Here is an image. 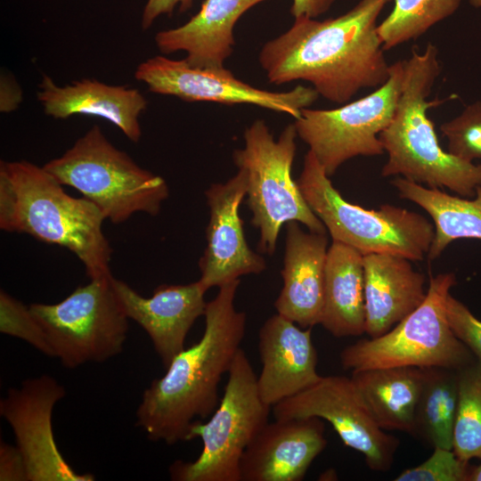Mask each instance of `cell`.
Wrapping results in <instances>:
<instances>
[{
	"label": "cell",
	"mask_w": 481,
	"mask_h": 481,
	"mask_svg": "<svg viewBox=\"0 0 481 481\" xmlns=\"http://www.w3.org/2000/svg\"><path fill=\"white\" fill-rule=\"evenodd\" d=\"M459 398L452 451L462 461L481 459V362L458 370Z\"/></svg>",
	"instance_id": "28"
},
{
	"label": "cell",
	"mask_w": 481,
	"mask_h": 481,
	"mask_svg": "<svg viewBox=\"0 0 481 481\" xmlns=\"http://www.w3.org/2000/svg\"><path fill=\"white\" fill-rule=\"evenodd\" d=\"M43 167L62 185L78 191L113 224L140 212L156 216L169 196L163 177L115 147L97 125Z\"/></svg>",
	"instance_id": "5"
},
{
	"label": "cell",
	"mask_w": 481,
	"mask_h": 481,
	"mask_svg": "<svg viewBox=\"0 0 481 481\" xmlns=\"http://www.w3.org/2000/svg\"><path fill=\"white\" fill-rule=\"evenodd\" d=\"M0 331L20 338L46 356L54 357L45 334L29 306L6 291H0Z\"/></svg>",
	"instance_id": "30"
},
{
	"label": "cell",
	"mask_w": 481,
	"mask_h": 481,
	"mask_svg": "<svg viewBox=\"0 0 481 481\" xmlns=\"http://www.w3.org/2000/svg\"><path fill=\"white\" fill-rule=\"evenodd\" d=\"M0 480L28 481L26 464L17 446L0 443Z\"/></svg>",
	"instance_id": "33"
},
{
	"label": "cell",
	"mask_w": 481,
	"mask_h": 481,
	"mask_svg": "<svg viewBox=\"0 0 481 481\" xmlns=\"http://www.w3.org/2000/svg\"><path fill=\"white\" fill-rule=\"evenodd\" d=\"M22 101L21 88L8 75H1L0 80V111L4 113L14 111Z\"/></svg>",
	"instance_id": "35"
},
{
	"label": "cell",
	"mask_w": 481,
	"mask_h": 481,
	"mask_svg": "<svg viewBox=\"0 0 481 481\" xmlns=\"http://www.w3.org/2000/svg\"><path fill=\"white\" fill-rule=\"evenodd\" d=\"M62 186L44 167L1 160L0 228L69 249L90 279L111 275L104 216L93 202L70 196Z\"/></svg>",
	"instance_id": "3"
},
{
	"label": "cell",
	"mask_w": 481,
	"mask_h": 481,
	"mask_svg": "<svg viewBox=\"0 0 481 481\" xmlns=\"http://www.w3.org/2000/svg\"><path fill=\"white\" fill-rule=\"evenodd\" d=\"M476 196L481 199V185L477 188Z\"/></svg>",
	"instance_id": "39"
},
{
	"label": "cell",
	"mask_w": 481,
	"mask_h": 481,
	"mask_svg": "<svg viewBox=\"0 0 481 481\" xmlns=\"http://www.w3.org/2000/svg\"><path fill=\"white\" fill-rule=\"evenodd\" d=\"M468 481H481V459L478 465L470 467Z\"/></svg>",
	"instance_id": "37"
},
{
	"label": "cell",
	"mask_w": 481,
	"mask_h": 481,
	"mask_svg": "<svg viewBox=\"0 0 481 481\" xmlns=\"http://www.w3.org/2000/svg\"><path fill=\"white\" fill-rule=\"evenodd\" d=\"M246 193V173L240 168L225 183H212L205 191L209 221L199 281L207 290L266 268L265 258L249 248L244 235L239 209Z\"/></svg>",
	"instance_id": "15"
},
{
	"label": "cell",
	"mask_w": 481,
	"mask_h": 481,
	"mask_svg": "<svg viewBox=\"0 0 481 481\" xmlns=\"http://www.w3.org/2000/svg\"><path fill=\"white\" fill-rule=\"evenodd\" d=\"M37 97L44 112L55 119L78 114L94 116L112 123L130 141L138 143L141 139L139 119L148 101L136 88L90 78L58 86L49 76L44 75Z\"/></svg>",
	"instance_id": "20"
},
{
	"label": "cell",
	"mask_w": 481,
	"mask_h": 481,
	"mask_svg": "<svg viewBox=\"0 0 481 481\" xmlns=\"http://www.w3.org/2000/svg\"><path fill=\"white\" fill-rule=\"evenodd\" d=\"M402 92L394 117L379 137L387 160L384 177L398 175L428 188H447L461 197L475 198L481 185V164L464 161L439 144L430 108L442 101L428 98L442 68L438 49L428 43L404 61Z\"/></svg>",
	"instance_id": "4"
},
{
	"label": "cell",
	"mask_w": 481,
	"mask_h": 481,
	"mask_svg": "<svg viewBox=\"0 0 481 481\" xmlns=\"http://www.w3.org/2000/svg\"><path fill=\"white\" fill-rule=\"evenodd\" d=\"M446 310L449 323L456 337L481 362V321L451 294L447 299Z\"/></svg>",
	"instance_id": "32"
},
{
	"label": "cell",
	"mask_w": 481,
	"mask_h": 481,
	"mask_svg": "<svg viewBox=\"0 0 481 481\" xmlns=\"http://www.w3.org/2000/svg\"><path fill=\"white\" fill-rule=\"evenodd\" d=\"M391 183L403 199L422 208L434 222V237L428 257H438L444 249L459 239L481 240V199L453 196L437 188H428L398 176Z\"/></svg>",
	"instance_id": "25"
},
{
	"label": "cell",
	"mask_w": 481,
	"mask_h": 481,
	"mask_svg": "<svg viewBox=\"0 0 481 481\" xmlns=\"http://www.w3.org/2000/svg\"><path fill=\"white\" fill-rule=\"evenodd\" d=\"M404 76V61H397L386 83L368 95L331 110H302L294 122L298 136L329 177L355 157L385 152L379 135L394 117Z\"/></svg>",
	"instance_id": "11"
},
{
	"label": "cell",
	"mask_w": 481,
	"mask_h": 481,
	"mask_svg": "<svg viewBox=\"0 0 481 481\" xmlns=\"http://www.w3.org/2000/svg\"><path fill=\"white\" fill-rule=\"evenodd\" d=\"M66 395L54 378L42 375L12 387L0 401V415L13 430L21 452L28 481H93L94 476L79 474L65 461L54 439L52 416L57 402Z\"/></svg>",
	"instance_id": "14"
},
{
	"label": "cell",
	"mask_w": 481,
	"mask_h": 481,
	"mask_svg": "<svg viewBox=\"0 0 481 481\" xmlns=\"http://www.w3.org/2000/svg\"><path fill=\"white\" fill-rule=\"evenodd\" d=\"M271 406L258 392L257 377L240 348L228 371L223 397L206 421L196 420L189 441L200 437L202 450L193 461H176L169 467L175 481H240L242 455L268 422Z\"/></svg>",
	"instance_id": "9"
},
{
	"label": "cell",
	"mask_w": 481,
	"mask_h": 481,
	"mask_svg": "<svg viewBox=\"0 0 481 481\" xmlns=\"http://www.w3.org/2000/svg\"><path fill=\"white\" fill-rule=\"evenodd\" d=\"M423 368L404 366L352 372V379L379 426L411 434Z\"/></svg>",
	"instance_id": "24"
},
{
	"label": "cell",
	"mask_w": 481,
	"mask_h": 481,
	"mask_svg": "<svg viewBox=\"0 0 481 481\" xmlns=\"http://www.w3.org/2000/svg\"><path fill=\"white\" fill-rule=\"evenodd\" d=\"M240 279L219 287L207 303L200 339L184 348L144 390L135 424L147 437L167 444L189 441L191 426L213 413L218 385L228 373L246 330V314L235 308Z\"/></svg>",
	"instance_id": "2"
},
{
	"label": "cell",
	"mask_w": 481,
	"mask_h": 481,
	"mask_svg": "<svg viewBox=\"0 0 481 481\" xmlns=\"http://www.w3.org/2000/svg\"><path fill=\"white\" fill-rule=\"evenodd\" d=\"M272 408L274 419L327 420L344 444L362 453L373 471L386 472L393 465L399 440L379 426L351 377L322 376L313 386Z\"/></svg>",
	"instance_id": "13"
},
{
	"label": "cell",
	"mask_w": 481,
	"mask_h": 481,
	"mask_svg": "<svg viewBox=\"0 0 481 481\" xmlns=\"http://www.w3.org/2000/svg\"><path fill=\"white\" fill-rule=\"evenodd\" d=\"M328 249L326 233L306 232L296 221L286 224L283 286L274 307L304 329L321 322Z\"/></svg>",
	"instance_id": "19"
},
{
	"label": "cell",
	"mask_w": 481,
	"mask_h": 481,
	"mask_svg": "<svg viewBox=\"0 0 481 481\" xmlns=\"http://www.w3.org/2000/svg\"><path fill=\"white\" fill-rule=\"evenodd\" d=\"M422 387L411 436L426 445L452 450L459 398L458 371L423 368Z\"/></svg>",
	"instance_id": "26"
},
{
	"label": "cell",
	"mask_w": 481,
	"mask_h": 481,
	"mask_svg": "<svg viewBox=\"0 0 481 481\" xmlns=\"http://www.w3.org/2000/svg\"><path fill=\"white\" fill-rule=\"evenodd\" d=\"M297 136L292 123L275 140L265 122L257 119L245 129L243 148L232 154L236 167L246 173L251 224L260 234L257 249L270 256L276 249L281 227L288 222H298L313 232L327 233L291 175Z\"/></svg>",
	"instance_id": "7"
},
{
	"label": "cell",
	"mask_w": 481,
	"mask_h": 481,
	"mask_svg": "<svg viewBox=\"0 0 481 481\" xmlns=\"http://www.w3.org/2000/svg\"><path fill=\"white\" fill-rule=\"evenodd\" d=\"M265 0H205L186 23L159 31L154 37L161 53L183 51L192 66L222 69L235 46L234 27L253 6Z\"/></svg>",
	"instance_id": "21"
},
{
	"label": "cell",
	"mask_w": 481,
	"mask_h": 481,
	"mask_svg": "<svg viewBox=\"0 0 481 481\" xmlns=\"http://www.w3.org/2000/svg\"><path fill=\"white\" fill-rule=\"evenodd\" d=\"M135 77L154 94L177 97L186 102H211L225 105L251 104L286 113L295 119L303 109L318 99L314 87L298 85L285 92L255 87L239 78L225 67L200 68L184 59L173 60L156 55L142 61Z\"/></svg>",
	"instance_id": "12"
},
{
	"label": "cell",
	"mask_w": 481,
	"mask_h": 481,
	"mask_svg": "<svg viewBox=\"0 0 481 481\" xmlns=\"http://www.w3.org/2000/svg\"><path fill=\"white\" fill-rule=\"evenodd\" d=\"M262 370L257 387L262 401L273 407L315 384L320 379L312 328H301L276 314L259 330Z\"/></svg>",
	"instance_id": "18"
},
{
	"label": "cell",
	"mask_w": 481,
	"mask_h": 481,
	"mask_svg": "<svg viewBox=\"0 0 481 481\" xmlns=\"http://www.w3.org/2000/svg\"><path fill=\"white\" fill-rule=\"evenodd\" d=\"M388 1L360 0L344 14L324 20L295 18L287 31L265 43L258 53L268 82L306 81L319 96L341 105L362 89L382 86L390 65L377 19Z\"/></svg>",
	"instance_id": "1"
},
{
	"label": "cell",
	"mask_w": 481,
	"mask_h": 481,
	"mask_svg": "<svg viewBox=\"0 0 481 481\" xmlns=\"http://www.w3.org/2000/svg\"><path fill=\"white\" fill-rule=\"evenodd\" d=\"M336 0H293L290 13L294 18L316 19L327 12Z\"/></svg>",
	"instance_id": "36"
},
{
	"label": "cell",
	"mask_w": 481,
	"mask_h": 481,
	"mask_svg": "<svg viewBox=\"0 0 481 481\" xmlns=\"http://www.w3.org/2000/svg\"><path fill=\"white\" fill-rule=\"evenodd\" d=\"M297 183L333 241L363 256L386 253L420 261L428 255L435 229L425 216L390 204L366 209L346 201L311 151L305 156Z\"/></svg>",
	"instance_id": "6"
},
{
	"label": "cell",
	"mask_w": 481,
	"mask_h": 481,
	"mask_svg": "<svg viewBox=\"0 0 481 481\" xmlns=\"http://www.w3.org/2000/svg\"><path fill=\"white\" fill-rule=\"evenodd\" d=\"M193 0H147L142 15V28L149 29L163 14H171L177 6L180 12L191 9Z\"/></svg>",
	"instance_id": "34"
},
{
	"label": "cell",
	"mask_w": 481,
	"mask_h": 481,
	"mask_svg": "<svg viewBox=\"0 0 481 481\" xmlns=\"http://www.w3.org/2000/svg\"><path fill=\"white\" fill-rule=\"evenodd\" d=\"M363 255L338 241L329 247L320 324L337 338L365 333Z\"/></svg>",
	"instance_id": "23"
},
{
	"label": "cell",
	"mask_w": 481,
	"mask_h": 481,
	"mask_svg": "<svg viewBox=\"0 0 481 481\" xmlns=\"http://www.w3.org/2000/svg\"><path fill=\"white\" fill-rule=\"evenodd\" d=\"M112 286L128 319L148 334L154 350L167 368L184 347L195 321L204 315L207 289L200 281L188 284H161L144 298L126 282L112 278Z\"/></svg>",
	"instance_id": "16"
},
{
	"label": "cell",
	"mask_w": 481,
	"mask_h": 481,
	"mask_svg": "<svg viewBox=\"0 0 481 481\" xmlns=\"http://www.w3.org/2000/svg\"><path fill=\"white\" fill-rule=\"evenodd\" d=\"M455 284L452 273L431 276L423 302L385 334L346 346L342 367L352 372L404 366L458 371L476 362L448 321L447 299Z\"/></svg>",
	"instance_id": "8"
},
{
	"label": "cell",
	"mask_w": 481,
	"mask_h": 481,
	"mask_svg": "<svg viewBox=\"0 0 481 481\" xmlns=\"http://www.w3.org/2000/svg\"><path fill=\"white\" fill-rule=\"evenodd\" d=\"M322 419H275L267 422L245 450L240 481H300L324 450Z\"/></svg>",
	"instance_id": "17"
},
{
	"label": "cell",
	"mask_w": 481,
	"mask_h": 481,
	"mask_svg": "<svg viewBox=\"0 0 481 481\" xmlns=\"http://www.w3.org/2000/svg\"><path fill=\"white\" fill-rule=\"evenodd\" d=\"M471 465L452 450L434 448L431 456L420 465L403 470L395 481H468Z\"/></svg>",
	"instance_id": "31"
},
{
	"label": "cell",
	"mask_w": 481,
	"mask_h": 481,
	"mask_svg": "<svg viewBox=\"0 0 481 481\" xmlns=\"http://www.w3.org/2000/svg\"><path fill=\"white\" fill-rule=\"evenodd\" d=\"M112 278L111 274L90 279L56 304L29 306L54 358L64 367L102 363L122 352L128 317L115 293Z\"/></svg>",
	"instance_id": "10"
},
{
	"label": "cell",
	"mask_w": 481,
	"mask_h": 481,
	"mask_svg": "<svg viewBox=\"0 0 481 481\" xmlns=\"http://www.w3.org/2000/svg\"><path fill=\"white\" fill-rule=\"evenodd\" d=\"M469 3L476 8H481V0H469Z\"/></svg>",
	"instance_id": "38"
},
{
	"label": "cell",
	"mask_w": 481,
	"mask_h": 481,
	"mask_svg": "<svg viewBox=\"0 0 481 481\" xmlns=\"http://www.w3.org/2000/svg\"><path fill=\"white\" fill-rule=\"evenodd\" d=\"M447 140V151L467 161L481 159V101L467 105L462 111L440 126Z\"/></svg>",
	"instance_id": "29"
},
{
	"label": "cell",
	"mask_w": 481,
	"mask_h": 481,
	"mask_svg": "<svg viewBox=\"0 0 481 481\" xmlns=\"http://www.w3.org/2000/svg\"><path fill=\"white\" fill-rule=\"evenodd\" d=\"M411 262L386 253L363 256L365 333L370 338L387 332L425 299V276Z\"/></svg>",
	"instance_id": "22"
},
{
	"label": "cell",
	"mask_w": 481,
	"mask_h": 481,
	"mask_svg": "<svg viewBox=\"0 0 481 481\" xmlns=\"http://www.w3.org/2000/svg\"><path fill=\"white\" fill-rule=\"evenodd\" d=\"M461 0H394V8L378 25L385 51L416 40L430 28L452 16Z\"/></svg>",
	"instance_id": "27"
}]
</instances>
